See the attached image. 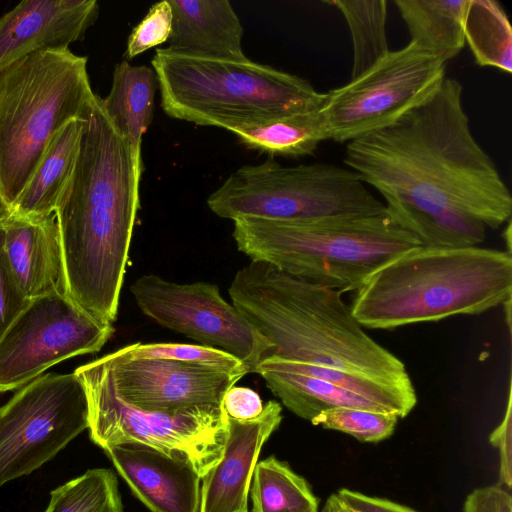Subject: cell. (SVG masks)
<instances>
[{"instance_id":"33","label":"cell","mask_w":512,"mask_h":512,"mask_svg":"<svg viewBox=\"0 0 512 512\" xmlns=\"http://www.w3.org/2000/svg\"><path fill=\"white\" fill-rule=\"evenodd\" d=\"M489 442L499 451V481L508 490L512 486V412L511 387L508 391L507 407L500 424L492 431Z\"/></svg>"},{"instance_id":"14","label":"cell","mask_w":512,"mask_h":512,"mask_svg":"<svg viewBox=\"0 0 512 512\" xmlns=\"http://www.w3.org/2000/svg\"><path fill=\"white\" fill-rule=\"evenodd\" d=\"M118 396L148 412L174 414L200 406H222L242 377L213 367L170 359L130 358L123 349L105 355Z\"/></svg>"},{"instance_id":"36","label":"cell","mask_w":512,"mask_h":512,"mask_svg":"<svg viewBox=\"0 0 512 512\" xmlns=\"http://www.w3.org/2000/svg\"><path fill=\"white\" fill-rule=\"evenodd\" d=\"M339 502L350 512H417L399 503L342 488L335 493Z\"/></svg>"},{"instance_id":"9","label":"cell","mask_w":512,"mask_h":512,"mask_svg":"<svg viewBox=\"0 0 512 512\" xmlns=\"http://www.w3.org/2000/svg\"><path fill=\"white\" fill-rule=\"evenodd\" d=\"M74 373L86 393L90 439L100 448L144 444L187 461L201 479L220 460L228 430L222 406L193 407L174 414L138 409L118 396L105 356Z\"/></svg>"},{"instance_id":"27","label":"cell","mask_w":512,"mask_h":512,"mask_svg":"<svg viewBox=\"0 0 512 512\" xmlns=\"http://www.w3.org/2000/svg\"><path fill=\"white\" fill-rule=\"evenodd\" d=\"M346 20L353 46L351 79L382 59L390 50L386 36V0H332Z\"/></svg>"},{"instance_id":"6","label":"cell","mask_w":512,"mask_h":512,"mask_svg":"<svg viewBox=\"0 0 512 512\" xmlns=\"http://www.w3.org/2000/svg\"><path fill=\"white\" fill-rule=\"evenodd\" d=\"M161 107L171 118L233 131L322 106L307 80L248 58L187 55L158 48L151 60Z\"/></svg>"},{"instance_id":"16","label":"cell","mask_w":512,"mask_h":512,"mask_svg":"<svg viewBox=\"0 0 512 512\" xmlns=\"http://www.w3.org/2000/svg\"><path fill=\"white\" fill-rule=\"evenodd\" d=\"M282 419V407L275 400L268 401L255 419L239 421L228 417L222 456L201 479L199 512H238L247 508L260 451Z\"/></svg>"},{"instance_id":"10","label":"cell","mask_w":512,"mask_h":512,"mask_svg":"<svg viewBox=\"0 0 512 512\" xmlns=\"http://www.w3.org/2000/svg\"><path fill=\"white\" fill-rule=\"evenodd\" d=\"M447 63L410 41L372 67L325 93L322 111L329 140L349 143L384 129L433 96Z\"/></svg>"},{"instance_id":"12","label":"cell","mask_w":512,"mask_h":512,"mask_svg":"<svg viewBox=\"0 0 512 512\" xmlns=\"http://www.w3.org/2000/svg\"><path fill=\"white\" fill-rule=\"evenodd\" d=\"M114 332L66 294L30 299L0 337V392L18 390L51 366L94 353Z\"/></svg>"},{"instance_id":"20","label":"cell","mask_w":512,"mask_h":512,"mask_svg":"<svg viewBox=\"0 0 512 512\" xmlns=\"http://www.w3.org/2000/svg\"><path fill=\"white\" fill-rule=\"evenodd\" d=\"M84 119L65 124L51 139L35 171L5 214L42 217L54 214L80 153Z\"/></svg>"},{"instance_id":"2","label":"cell","mask_w":512,"mask_h":512,"mask_svg":"<svg viewBox=\"0 0 512 512\" xmlns=\"http://www.w3.org/2000/svg\"><path fill=\"white\" fill-rule=\"evenodd\" d=\"M128 141L93 95L84 116L80 153L57 205L66 294L93 318H117L140 181Z\"/></svg>"},{"instance_id":"38","label":"cell","mask_w":512,"mask_h":512,"mask_svg":"<svg viewBox=\"0 0 512 512\" xmlns=\"http://www.w3.org/2000/svg\"><path fill=\"white\" fill-rule=\"evenodd\" d=\"M2 237H3V229H2V226L0 224V240H1Z\"/></svg>"},{"instance_id":"24","label":"cell","mask_w":512,"mask_h":512,"mask_svg":"<svg viewBox=\"0 0 512 512\" xmlns=\"http://www.w3.org/2000/svg\"><path fill=\"white\" fill-rule=\"evenodd\" d=\"M467 0H395L412 42L446 62L465 45L463 17Z\"/></svg>"},{"instance_id":"22","label":"cell","mask_w":512,"mask_h":512,"mask_svg":"<svg viewBox=\"0 0 512 512\" xmlns=\"http://www.w3.org/2000/svg\"><path fill=\"white\" fill-rule=\"evenodd\" d=\"M255 373L264 379L267 387L287 409L304 420L311 421L321 412L338 407L389 413L382 405L320 378L260 364Z\"/></svg>"},{"instance_id":"13","label":"cell","mask_w":512,"mask_h":512,"mask_svg":"<svg viewBox=\"0 0 512 512\" xmlns=\"http://www.w3.org/2000/svg\"><path fill=\"white\" fill-rule=\"evenodd\" d=\"M130 290L150 319L233 355L250 373L272 349L271 342L221 296L216 284H179L148 274L136 279Z\"/></svg>"},{"instance_id":"3","label":"cell","mask_w":512,"mask_h":512,"mask_svg":"<svg viewBox=\"0 0 512 512\" xmlns=\"http://www.w3.org/2000/svg\"><path fill=\"white\" fill-rule=\"evenodd\" d=\"M229 294L271 342L266 357L333 368L416 392L403 361L363 330L341 292L251 261L237 271Z\"/></svg>"},{"instance_id":"26","label":"cell","mask_w":512,"mask_h":512,"mask_svg":"<svg viewBox=\"0 0 512 512\" xmlns=\"http://www.w3.org/2000/svg\"><path fill=\"white\" fill-rule=\"evenodd\" d=\"M249 491L252 512H319L306 479L274 456L256 463Z\"/></svg>"},{"instance_id":"39","label":"cell","mask_w":512,"mask_h":512,"mask_svg":"<svg viewBox=\"0 0 512 512\" xmlns=\"http://www.w3.org/2000/svg\"><path fill=\"white\" fill-rule=\"evenodd\" d=\"M238 512H248V509H247V508H245V509H242V510H240V511H238Z\"/></svg>"},{"instance_id":"34","label":"cell","mask_w":512,"mask_h":512,"mask_svg":"<svg viewBox=\"0 0 512 512\" xmlns=\"http://www.w3.org/2000/svg\"><path fill=\"white\" fill-rule=\"evenodd\" d=\"M222 407L229 418L247 421L257 418L262 413L264 405L256 391L234 385L225 393Z\"/></svg>"},{"instance_id":"31","label":"cell","mask_w":512,"mask_h":512,"mask_svg":"<svg viewBox=\"0 0 512 512\" xmlns=\"http://www.w3.org/2000/svg\"><path fill=\"white\" fill-rule=\"evenodd\" d=\"M173 12L169 0L152 5L131 31L125 56L133 59L143 52L167 42L172 31Z\"/></svg>"},{"instance_id":"29","label":"cell","mask_w":512,"mask_h":512,"mask_svg":"<svg viewBox=\"0 0 512 512\" xmlns=\"http://www.w3.org/2000/svg\"><path fill=\"white\" fill-rule=\"evenodd\" d=\"M398 420L394 414L338 407L321 412L310 422L351 435L360 442L377 443L392 436Z\"/></svg>"},{"instance_id":"18","label":"cell","mask_w":512,"mask_h":512,"mask_svg":"<svg viewBox=\"0 0 512 512\" xmlns=\"http://www.w3.org/2000/svg\"><path fill=\"white\" fill-rule=\"evenodd\" d=\"M0 224L2 251L25 297L66 294L64 258L55 213L42 217L3 214Z\"/></svg>"},{"instance_id":"40","label":"cell","mask_w":512,"mask_h":512,"mask_svg":"<svg viewBox=\"0 0 512 512\" xmlns=\"http://www.w3.org/2000/svg\"><path fill=\"white\" fill-rule=\"evenodd\" d=\"M321 512H327L326 509L323 507V509L321 510Z\"/></svg>"},{"instance_id":"37","label":"cell","mask_w":512,"mask_h":512,"mask_svg":"<svg viewBox=\"0 0 512 512\" xmlns=\"http://www.w3.org/2000/svg\"><path fill=\"white\" fill-rule=\"evenodd\" d=\"M324 507L327 512H350L339 502L335 494L328 497Z\"/></svg>"},{"instance_id":"11","label":"cell","mask_w":512,"mask_h":512,"mask_svg":"<svg viewBox=\"0 0 512 512\" xmlns=\"http://www.w3.org/2000/svg\"><path fill=\"white\" fill-rule=\"evenodd\" d=\"M76 374H42L0 407V488L40 468L89 426Z\"/></svg>"},{"instance_id":"17","label":"cell","mask_w":512,"mask_h":512,"mask_svg":"<svg viewBox=\"0 0 512 512\" xmlns=\"http://www.w3.org/2000/svg\"><path fill=\"white\" fill-rule=\"evenodd\" d=\"M103 450L134 495L152 512H199L201 477L187 461L139 443Z\"/></svg>"},{"instance_id":"19","label":"cell","mask_w":512,"mask_h":512,"mask_svg":"<svg viewBox=\"0 0 512 512\" xmlns=\"http://www.w3.org/2000/svg\"><path fill=\"white\" fill-rule=\"evenodd\" d=\"M169 49L198 57L242 61L243 26L227 0H169Z\"/></svg>"},{"instance_id":"1","label":"cell","mask_w":512,"mask_h":512,"mask_svg":"<svg viewBox=\"0 0 512 512\" xmlns=\"http://www.w3.org/2000/svg\"><path fill=\"white\" fill-rule=\"evenodd\" d=\"M343 162L421 245L477 246L487 228L511 220L510 190L470 129L457 79L446 77L397 122L347 143Z\"/></svg>"},{"instance_id":"32","label":"cell","mask_w":512,"mask_h":512,"mask_svg":"<svg viewBox=\"0 0 512 512\" xmlns=\"http://www.w3.org/2000/svg\"><path fill=\"white\" fill-rule=\"evenodd\" d=\"M0 240V337L25 308L30 299L18 287L2 251Z\"/></svg>"},{"instance_id":"23","label":"cell","mask_w":512,"mask_h":512,"mask_svg":"<svg viewBox=\"0 0 512 512\" xmlns=\"http://www.w3.org/2000/svg\"><path fill=\"white\" fill-rule=\"evenodd\" d=\"M322 106L291 113L269 122L231 131L250 150L270 157L312 155L318 145L329 140Z\"/></svg>"},{"instance_id":"28","label":"cell","mask_w":512,"mask_h":512,"mask_svg":"<svg viewBox=\"0 0 512 512\" xmlns=\"http://www.w3.org/2000/svg\"><path fill=\"white\" fill-rule=\"evenodd\" d=\"M44 512H124L116 474L95 468L50 493Z\"/></svg>"},{"instance_id":"8","label":"cell","mask_w":512,"mask_h":512,"mask_svg":"<svg viewBox=\"0 0 512 512\" xmlns=\"http://www.w3.org/2000/svg\"><path fill=\"white\" fill-rule=\"evenodd\" d=\"M217 216L306 221L386 213L359 176L327 163L284 166L272 158L231 173L208 199Z\"/></svg>"},{"instance_id":"4","label":"cell","mask_w":512,"mask_h":512,"mask_svg":"<svg viewBox=\"0 0 512 512\" xmlns=\"http://www.w3.org/2000/svg\"><path fill=\"white\" fill-rule=\"evenodd\" d=\"M511 295L510 252L419 245L373 272L355 291L350 308L362 327L393 329L481 314Z\"/></svg>"},{"instance_id":"35","label":"cell","mask_w":512,"mask_h":512,"mask_svg":"<svg viewBox=\"0 0 512 512\" xmlns=\"http://www.w3.org/2000/svg\"><path fill=\"white\" fill-rule=\"evenodd\" d=\"M463 512H512V496L499 485L476 488L467 495Z\"/></svg>"},{"instance_id":"21","label":"cell","mask_w":512,"mask_h":512,"mask_svg":"<svg viewBox=\"0 0 512 512\" xmlns=\"http://www.w3.org/2000/svg\"><path fill=\"white\" fill-rule=\"evenodd\" d=\"M158 87L153 68L123 60L114 67L112 85L102 105L116 130L128 141L137 170L142 174V137L153 120Z\"/></svg>"},{"instance_id":"7","label":"cell","mask_w":512,"mask_h":512,"mask_svg":"<svg viewBox=\"0 0 512 512\" xmlns=\"http://www.w3.org/2000/svg\"><path fill=\"white\" fill-rule=\"evenodd\" d=\"M87 57L69 48L28 55L0 75V216L13 205L53 136L84 119L94 95Z\"/></svg>"},{"instance_id":"5","label":"cell","mask_w":512,"mask_h":512,"mask_svg":"<svg viewBox=\"0 0 512 512\" xmlns=\"http://www.w3.org/2000/svg\"><path fill=\"white\" fill-rule=\"evenodd\" d=\"M233 238L251 261L341 292L356 291L378 268L421 245L386 213L306 221L239 218Z\"/></svg>"},{"instance_id":"30","label":"cell","mask_w":512,"mask_h":512,"mask_svg":"<svg viewBox=\"0 0 512 512\" xmlns=\"http://www.w3.org/2000/svg\"><path fill=\"white\" fill-rule=\"evenodd\" d=\"M130 358L170 359L245 376L249 369L233 355L214 347L182 343H135L122 348Z\"/></svg>"},{"instance_id":"15","label":"cell","mask_w":512,"mask_h":512,"mask_svg":"<svg viewBox=\"0 0 512 512\" xmlns=\"http://www.w3.org/2000/svg\"><path fill=\"white\" fill-rule=\"evenodd\" d=\"M96 0H24L0 17V75L36 52L68 49L97 20Z\"/></svg>"},{"instance_id":"25","label":"cell","mask_w":512,"mask_h":512,"mask_svg":"<svg viewBox=\"0 0 512 512\" xmlns=\"http://www.w3.org/2000/svg\"><path fill=\"white\" fill-rule=\"evenodd\" d=\"M465 43L480 66L512 72V29L494 0H467L463 17Z\"/></svg>"}]
</instances>
